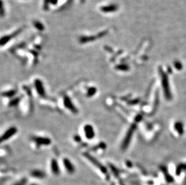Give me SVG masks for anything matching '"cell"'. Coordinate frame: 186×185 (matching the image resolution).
Here are the masks:
<instances>
[{
  "label": "cell",
  "mask_w": 186,
  "mask_h": 185,
  "mask_svg": "<svg viewBox=\"0 0 186 185\" xmlns=\"http://www.w3.org/2000/svg\"><path fill=\"white\" fill-rule=\"evenodd\" d=\"M14 94H15V92L14 91H12V92H5L4 94V96H12V95H13Z\"/></svg>",
  "instance_id": "obj_9"
},
{
  "label": "cell",
  "mask_w": 186,
  "mask_h": 185,
  "mask_svg": "<svg viewBox=\"0 0 186 185\" xmlns=\"http://www.w3.org/2000/svg\"><path fill=\"white\" fill-rule=\"evenodd\" d=\"M35 142L37 143V145H49L51 144V141L48 138H43V137H36L33 138Z\"/></svg>",
  "instance_id": "obj_4"
},
{
  "label": "cell",
  "mask_w": 186,
  "mask_h": 185,
  "mask_svg": "<svg viewBox=\"0 0 186 185\" xmlns=\"http://www.w3.org/2000/svg\"><path fill=\"white\" fill-rule=\"evenodd\" d=\"M17 131L18 130L17 129H16V127H14V126L8 129L5 132L4 134L2 135V137H1V141L2 142H4V141H7V140H8L9 139L11 138L13 135H15L17 133Z\"/></svg>",
  "instance_id": "obj_1"
},
{
  "label": "cell",
  "mask_w": 186,
  "mask_h": 185,
  "mask_svg": "<svg viewBox=\"0 0 186 185\" xmlns=\"http://www.w3.org/2000/svg\"><path fill=\"white\" fill-rule=\"evenodd\" d=\"M95 92H96L95 88H90V89L89 90V94H90V96H92L93 94H95Z\"/></svg>",
  "instance_id": "obj_8"
},
{
  "label": "cell",
  "mask_w": 186,
  "mask_h": 185,
  "mask_svg": "<svg viewBox=\"0 0 186 185\" xmlns=\"http://www.w3.org/2000/svg\"><path fill=\"white\" fill-rule=\"evenodd\" d=\"M51 167L53 173L55 174H58V172H59V167H58V165L55 159H53L51 161Z\"/></svg>",
  "instance_id": "obj_7"
},
{
  "label": "cell",
  "mask_w": 186,
  "mask_h": 185,
  "mask_svg": "<svg viewBox=\"0 0 186 185\" xmlns=\"http://www.w3.org/2000/svg\"><path fill=\"white\" fill-rule=\"evenodd\" d=\"M84 135L86 138L89 139H92L94 138L95 133L94 129L92 125H90V124L85 125L84 127Z\"/></svg>",
  "instance_id": "obj_2"
},
{
  "label": "cell",
  "mask_w": 186,
  "mask_h": 185,
  "mask_svg": "<svg viewBox=\"0 0 186 185\" xmlns=\"http://www.w3.org/2000/svg\"><path fill=\"white\" fill-rule=\"evenodd\" d=\"M34 85L39 94L41 96H44L45 95V91L44 87H43L42 81L39 79L36 80L34 82Z\"/></svg>",
  "instance_id": "obj_3"
},
{
  "label": "cell",
  "mask_w": 186,
  "mask_h": 185,
  "mask_svg": "<svg viewBox=\"0 0 186 185\" xmlns=\"http://www.w3.org/2000/svg\"><path fill=\"white\" fill-rule=\"evenodd\" d=\"M64 165H65V166L66 168V169H67L69 172H74V171H75V169H74V166H73V164H72L71 161H69L68 159H64Z\"/></svg>",
  "instance_id": "obj_6"
},
{
  "label": "cell",
  "mask_w": 186,
  "mask_h": 185,
  "mask_svg": "<svg viewBox=\"0 0 186 185\" xmlns=\"http://www.w3.org/2000/svg\"><path fill=\"white\" fill-rule=\"evenodd\" d=\"M64 103H65V105L66 106V107L67 108L70 109L71 111H72L74 112V113H77V112L78 111L77 110L76 108H75V106L74 105L73 103L71 102L69 97H66L65 98V99H64Z\"/></svg>",
  "instance_id": "obj_5"
}]
</instances>
